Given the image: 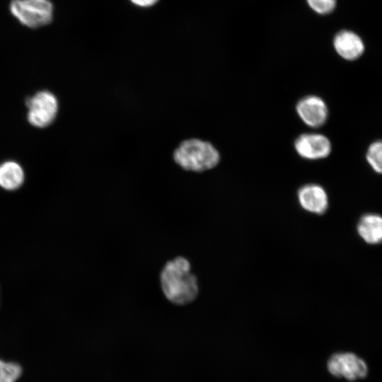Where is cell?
<instances>
[{"instance_id": "6da1fadb", "label": "cell", "mask_w": 382, "mask_h": 382, "mask_svg": "<svg viewBox=\"0 0 382 382\" xmlns=\"http://www.w3.org/2000/svg\"><path fill=\"white\" fill-rule=\"evenodd\" d=\"M191 270L190 261L183 256L175 257L162 267L159 274L161 289L171 303L185 306L197 299L198 281Z\"/></svg>"}, {"instance_id": "7a4b0ae2", "label": "cell", "mask_w": 382, "mask_h": 382, "mask_svg": "<svg viewBox=\"0 0 382 382\" xmlns=\"http://www.w3.org/2000/svg\"><path fill=\"white\" fill-rule=\"evenodd\" d=\"M173 158L184 170L202 172L216 166L220 161V154L210 142L199 139H189L181 142L175 149Z\"/></svg>"}, {"instance_id": "3957f363", "label": "cell", "mask_w": 382, "mask_h": 382, "mask_svg": "<svg viewBox=\"0 0 382 382\" xmlns=\"http://www.w3.org/2000/svg\"><path fill=\"white\" fill-rule=\"evenodd\" d=\"M9 11L23 25L37 29L52 23L54 6L50 0H11Z\"/></svg>"}, {"instance_id": "277c9868", "label": "cell", "mask_w": 382, "mask_h": 382, "mask_svg": "<svg viewBox=\"0 0 382 382\" xmlns=\"http://www.w3.org/2000/svg\"><path fill=\"white\" fill-rule=\"evenodd\" d=\"M28 108L29 122L37 127H45L55 119L58 110L57 98L52 93L43 91L38 92L26 101Z\"/></svg>"}, {"instance_id": "5b68a950", "label": "cell", "mask_w": 382, "mask_h": 382, "mask_svg": "<svg viewBox=\"0 0 382 382\" xmlns=\"http://www.w3.org/2000/svg\"><path fill=\"white\" fill-rule=\"evenodd\" d=\"M328 369L336 377L349 381L361 378L367 374V366L364 360L350 352L337 353L330 357Z\"/></svg>"}, {"instance_id": "8992f818", "label": "cell", "mask_w": 382, "mask_h": 382, "mask_svg": "<svg viewBox=\"0 0 382 382\" xmlns=\"http://www.w3.org/2000/svg\"><path fill=\"white\" fill-rule=\"evenodd\" d=\"M294 149L305 159L318 160L330 155L332 144L330 139L322 134L304 133L296 139Z\"/></svg>"}, {"instance_id": "52a82bcc", "label": "cell", "mask_w": 382, "mask_h": 382, "mask_svg": "<svg viewBox=\"0 0 382 382\" xmlns=\"http://www.w3.org/2000/svg\"><path fill=\"white\" fill-rule=\"evenodd\" d=\"M300 119L308 127L323 126L328 118V108L323 98L310 95L302 98L296 105Z\"/></svg>"}, {"instance_id": "ba28073f", "label": "cell", "mask_w": 382, "mask_h": 382, "mask_svg": "<svg viewBox=\"0 0 382 382\" xmlns=\"http://www.w3.org/2000/svg\"><path fill=\"white\" fill-rule=\"evenodd\" d=\"M297 199L301 207L315 214H323L328 208V196L325 190L316 183L301 186L297 192Z\"/></svg>"}, {"instance_id": "9c48e42d", "label": "cell", "mask_w": 382, "mask_h": 382, "mask_svg": "<svg viewBox=\"0 0 382 382\" xmlns=\"http://www.w3.org/2000/svg\"><path fill=\"white\" fill-rule=\"evenodd\" d=\"M334 47L340 57L349 61L359 58L365 49L361 38L349 30H342L335 35Z\"/></svg>"}, {"instance_id": "30bf717a", "label": "cell", "mask_w": 382, "mask_h": 382, "mask_svg": "<svg viewBox=\"0 0 382 382\" xmlns=\"http://www.w3.org/2000/svg\"><path fill=\"white\" fill-rule=\"evenodd\" d=\"M359 236L368 243L382 241V216L374 214L364 215L357 224Z\"/></svg>"}, {"instance_id": "8fae6325", "label": "cell", "mask_w": 382, "mask_h": 382, "mask_svg": "<svg viewBox=\"0 0 382 382\" xmlns=\"http://www.w3.org/2000/svg\"><path fill=\"white\" fill-rule=\"evenodd\" d=\"M24 180L22 168L16 162L7 161L0 165V186L7 190L21 187Z\"/></svg>"}, {"instance_id": "7c38bea8", "label": "cell", "mask_w": 382, "mask_h": 382, "mask_svg": "<svg viewBox=\"0 0 382 382\" xmlns=\"http://www.w3.org/2000/svg\"><path fill=\"white\" fill-rule=\"evenodd\" d=\"M366 158L376 173L382 174V141H376L369 145Z\"/></svg>"}, {"instance_id": "4fadbf2b", "label": "cell", "mask_w": 382, "mask_h": 382, "mask_svg": "<svg viewBox=\"0 0 382 382\" xmlns=\"http://www.w3.org/2000/svg\"><path fill=\"white\" fill-rule=\"evenodd\" d=\"M21 374L22 369L19 364L0 359V382H15Z\"/></svg>"}, {"instance_id": "5bb4252c", "label": "cell", "mask_w": 382, "mask_h": 382, "mask_svg": "<svg viewBox=\"0 0 382 382\" xmlns=\"http://www.w3.org/2000/svg\"><path fill=\"white\" fill-rule=\"evenodd\" d=\"M310 7L320 14L332 12L336 6V0H307Z\"/></svg>"}, {"instance_id": "9a60e30c", "label": "cell", "mask_w": 382, "mask_h": 382, "mask_svg": "<svg viewBox=\"0 0 382 382\" xmlns=\"http://www.w3.org/2000/svg\"><path fill=\"white\" fill-rule=\"evenodd\" d=\"M158 0H130L134 5L141 7H149L154 5Z\"/></svg>"}]
</instances>
